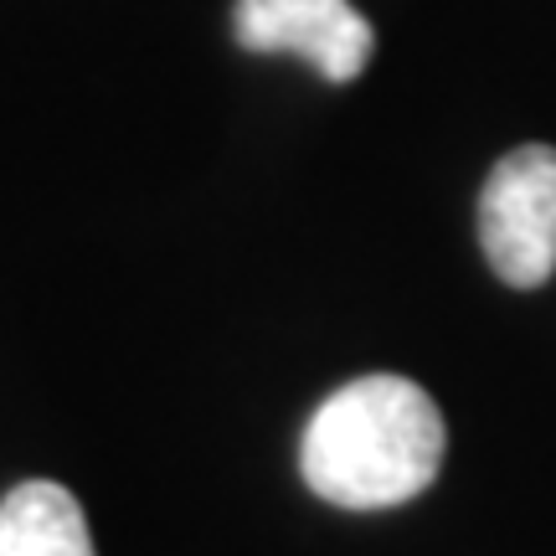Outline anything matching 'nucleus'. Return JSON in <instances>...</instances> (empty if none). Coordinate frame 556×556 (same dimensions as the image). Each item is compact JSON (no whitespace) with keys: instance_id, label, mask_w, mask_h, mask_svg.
<instances>
[{"instance_id":"nucleus-1","label":"nucleus","mask_w":556,"mask_h":556,"mask_svg":"<svg viewBox=\"0 0 556 556\" xmlns=\"http://www.w3.org/2000/svg\"><path fill=\"white\" fill-rule=\"evenodd\" d=\"M443 413L407 377L345 381L315 407L299 438V475L325 505L392 510L417 500L443 469Z\"/></svg>"},{"instance_id":"nucleus-2","label":"nucleus","mask_w":556,"mask_h":556,"mask_svg":"<svg viewBox=\"0 0 556 556\" xmlns=\"http://www.w3.org/2000/svg\"><path fill=\"white\" fill-rule=\"evenodd\" d=\"M479 242L510 289H541L556 274V150L520 144L479 191Z\"/></svg>"},{"instance_id":"nucleus-3","label":"nucleus","mask_w":556,"mask_h":556,"mask_svg":"<svg viewBox=\"0 0 556 556\" xmlns=\"http://www.w3.org/2000/svg\"><path fill=\"white\" fill-rule=\"evenodd\" d=\"M238 41L248 52H289L330 83L361 78L377 52V31L351 0H238Z\"/></svg>"},{"instance_id":"nucleus-4","label":"nucleus","mask_w":556,"mask_h":556,"mask_svg":"<svg viewBox=\"0 0 556 556\" xmlns=\"http://www.w3.org/2000/svg\"><path fill=\"white\" fill-rule=\"evenodd\" d=\"M0 556H93L83 505L52 479H26L0 500Z\"/></svg>"}]
</instances>
